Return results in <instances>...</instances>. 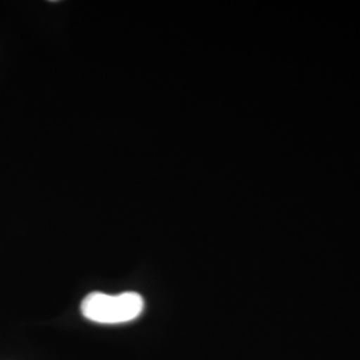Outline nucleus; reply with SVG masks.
Masks as SVG:
<instances>
[{
    "mask_svg": "<svg viewBox=\"0 0 360 360\" xmlns=\"http://www.w3.org/2000/svg\"><path fill=\"white\" fill-rule=\"evenodd\" d=\"M82 314L86 319L99 324H122L138 319L144 309V299L136 292L108 295L92 292L82 302Z\"/></svg>",
    "mask_w": 360,
    "mask_h": 360,
    "instance_id": "1",
    "label": "nucleus"
}]
</instances>
